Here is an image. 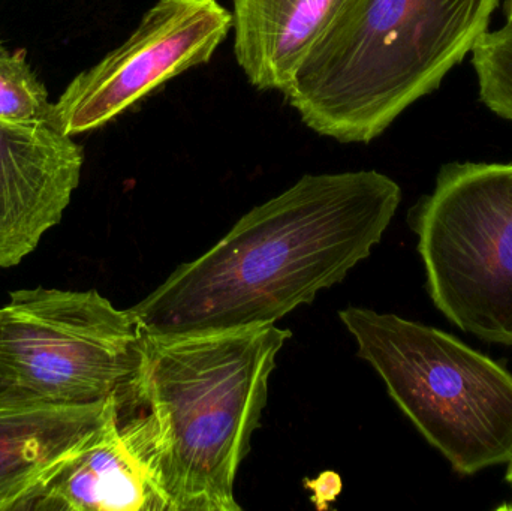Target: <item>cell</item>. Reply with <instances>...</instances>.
Masks as SVG:
<instances>
[{"label":"cell","mask_w":512,"mask_h":511,"mask_svg":"<svg viewBox=\"0 0 512 511\" xmlns=\"http://www.w3.org/2000/svg\"><path fill=\"white\" fill-rule=\"evenodd\" d=\"M397 407L462 474L512 462V375L435 327L363 308L340 311Z\"/></svg>","instance_id":"4"},{"label":"cell","mask_w":512,"mask_h":511,"mask_svg":"<svg viewBox=\"0 0 512 511\" xmlns=\"http://www.w3.org/2000/svg\"><path fill=\"white\" fill-rule=\"evenodd\" d=\"M233 29L218 0H158L131 36L78 74L54 102V125L74 137L107 125L195 66L212 60Z\"/></svg>","instance_id":"7"},{"label":"cell","mask_w":512,"mask_h":511,"mask_svg":"<svg viewBox=\"0 0 512 511\" xmlns=\"http://www.w3.org/2000/svg\"><path fill=\"white\" fill-rule=\"evenodd\" d=\"M484 104L512 122V24L486 32L472 50Z\"/></svg>","instance_id":"13"},{"label":"cell","mask_w":512,"mask_h":511,"mask_svg":"<svg viewBox=\"0 0 512 511\" xmlns=\"http://www.w3.org/2000/svg\"><path fill=\"white\" fill-rule=\"evenodd\" d=\"M274 326L144 335L137 375L114 399L120 434L168 511H239L234 486L268 396Z\"/></svg>","instance_id":"2"},{"label":"cell","mask_w":512,"mask_h":511,"mask_svg":"<svg viewBox=\"0 0 512 511\" xmlns=\"http://www.w3.org/2000/svg\"><path fill=\"white\" fill-rule=\"evenodd\" d=\"M114 407V399L83 407L21 395L0 399V511H12L51 468L107 422Z\"/></svg>","instance_id":"10"},{"label":"cell","mask_w":512,"mask_h":511,"mask_svg":"<svg viewBox=\"0 0 512 511\" xmlns=\"http://www.w3.org/2000/svg\"><path fill=\"white\" fill-rule=\"evenodd\" d=\"M508 170H510V185H511V192H512V165H508Z\"/></svg>","instance_id":"17"},{"label":"cell","mask_w":512,"mask_h":511,"mask_svg":"<svg viewBox=\"0 0 512 511\" xmlns=\"http://www.w3.org/2000/svg\"><path fill=\"white\" fill-rule=\"evenodd\" d=\"M18 395H21V393L15 387L14 378H12L11 371H9L8 363H6L5 356H3L2 345H0V399Z\"/></svg>","instance_id":"14"},{"label":"cell","mask_w":512,"mask_h":511,"mask_svg":"<svg viewBox=\"0 0 512 511\" xmlns=\"http://www.w3.org/2000/svg\"><path fill=\"white\" fill-rule=\"evenodd\" d=\"M499 0H345L283 95L304 125L370 143L489 32Z\"/></svg>","instance_id":"3"},{"label":"cell","mask_w":512,"mask_h":511,"mask_svg":"<svg viewBox=\"0 0 512 511\" xmlns=\"http://www.w3.org/2000/svg\"><path fill=\"white\" fill-rule=\"evenodd\" d=\"M0 345L21 395L83 407L131 384L144 333L131 308L96 290L36 287L12 291L0 308Z\"/></svg>","instance_id":"6"},{"label":"cell","mask_w":512,"mask_h":511,"mask_svg":"<svg viewBox=\"0 0 512 511\" xmlns=\"http://www.w3.org/2000/svg\"><path fill=\"white\" fill-rule=\"evenodd\" d=\"M511 509H512V506H511Z\"/></svg>","instance_id":"18"},{"label":"cell","mask_w":512,"mask_h":511,"mask_svg":"<svg viewBox=\"0 0 512 511\" xmlns=\"http://www.w3.org/2000/svg\"><path fill=\"white\" fill-rule=\"evenodd\" d=\"M411 227L436 308L484 341L512 345V192L508 165H445Z\"/></svg>","instance_id":"5"},{"label":"cell","mask_w":512,"mask_h":511,"mask_svg":"<svg viewBox=\"0 0 512 511\" xmlns=\"http://www.w3.org/2000/svg\"><path fill=\"white\" fill-rule=\"evenodd\" d=\"M507 480H508V482H510V483H511V485H512V462H511L510 470H508Z\"/></svg>","instance_id":"16"},{"label":"cell","mask_w":512,"mask_h":511,"mask_svg":"<svg viewBox=\"0 0 512 511\" xmlns=\"http://www.w3.org/2000/svg\"><path fill=\"white\" fill-rule=\"evenodd\" d=\"M47 87L27 62V51H9L0 42V119L54 123V104Z\"/></svg>","instance_id":"12"},{"label":"cell","mask_w":512,"mask_h":511,"mask_svg":"<svg viewBox=\"0 0 512 511\" xmlns=\"http://www.w3.org/2000/svg\"><path fill=\"white\" fill-rule=\"evenodd\" d=\"M402 201L375 170L307 174L132 306L146 336L271 326L366 260Z\"/></svg>","instance_id":"1"},{"label":"cell","mask_w":512,"mask_h":511,"mask_svg":"<svg viewBox=\"0 0 512 511\" xmlns=\"http://www.w3.org/2000/svg\"><path fill=\"white\" fill-rule=\"evenodd\" d=\"M84 149L54 123L0 119V269L23 263L62 222Z\"/></svg>","instance_id":"8"},{"label":"cell","mask_w":512,"mask_h":511,"mask_svg":"<svg viewBox=\"0 0 512 511\" xmlns=\"http://www.w3.org/2000/svg\"><path fill=\"white\" fill-rule=\"evenodd\" d=\"M505 14H507V24H512V0H507Z\"/></svg>","instance_id":"15"},{"label":"cell","mask_w":512,"mask_h":511,"mask_svg":"<svg viewBox=\"0 0 512 511\" xmlns=\"http://www.w3.org/2000/svg\"><path fill=\"white\" fill-rule=\"evenodd\" d=\"M345 0H233L234 54L252 86L285 93Z\"/></svg>","instance_id":"11"},{"label":"cell","mask_w":512,"mask_h":511,"mask_svg":"<svg viewBox=\"0 0 512 511\" xmlns=\"http://www.w3.org/2000/svg\"><path fill=\"white\" fill-rule=\"evenodd\" d=\"M12 511H168V506L120 434L114 407L107 422L51 468Z\"/></svg>","instance_id":"9"}]
</instances>
